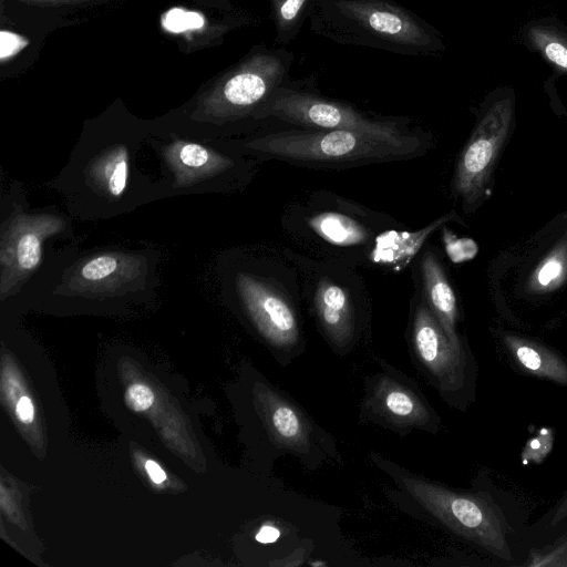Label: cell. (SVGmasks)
Masks as SVG:
<instances>
[{"label":"cell","instance_id":"obj_1","mask_svg":"<svg viewBox=\"0 0 567 567\" xmlns=\"http://www.w3.org/2000/svg\"><path fill=\"white\" fill-rule=\"evenodd\" d=\"M310 30L333 42L403 55L444 50L436 29L394 0H317Z\"/></svg>","mask_w":567,"mask_h":567},{"label":"cell","instance_id":"obj_2","mask_svg":"<svg viewBox=\"0 0 567 567\" xmlns=\"http://www.w3.org/2000/svg\"><path fill=\"white\" fill-rule=\"evenodd\" d=\"M370 458L392 478L414 512L502 559H512L502 522L484 498L416 475L378 453Z\"/></svg>","mask_w":567,"mask_h":567},{"label":"cell","instance_id":"obj_3","mask_svg":"<svg viewBox=\"0 0 567 567\" xmlns=\"http://www.w3.org/2000/svg\"><path fill=\"white\" fill-rule=\"evenodd\" d=\"M419 145L411 135L390 138L349 130L276 132L243 143L256 155L332 165L403 158Z\"/></svg>","mask_w":567,"mask_h":567},{"label":"cell","instance_id":"obj_4","mask_svg":"<svg viewBox=\"0 0 567 567\" xmlns=\"http://www.w3.org/2000/svg\"><path fill=\"white\" fill-rule=\"evenodd\" d=\"M293 61V52L286 47L254 48L199 97L194 117L223 124L252 116L277 87L289 81Z\"/></svg>","mask_w":567,"mask_h":567},{"label":"cell","instance_id":"obj_5","mask_svg":"<svg viewBox=\"0 0 567 567\" xmlns=\"http://www.w3.org/2000/svg\"><path fill=\"white\" fill-rule=\"evenodd\" d=\"M252 117H275L318 130H349L383 137L406 136L394 118H373L353 106L288 81L277 87L255 111Z\"/></svg>","mask_w":567,"mask_h":567},{"label":"cell","instance_id":"obj_6","mask_svg":"<svg viewBox=\"0 0 567 567\" xmlns=\"http://www.w3.org/2000/svg\"><path fill=\"white\" fill-rule=\"evenodd\" d=\"M359 416L400 435L414 430L434 434L440 429V417L420 386L386 362L365 379Z\"/></svg>","mask_w":567,"mask_h":567},{"label":"cell","instance_id":"obj_7","mask_svg":"<svg viewBox=\"0 0 567 567\" xmlns=\"http://www.w3.org/2000/svg\"><path fill=\"white\" fill-rule=\"evenodd\" d=\"M513 117V101H496L485 111L464 145L453 179V192L462 198L464 208L473 207L483 197L509 136Z\"/></svg>","mask_w":567,"mask_h":567},{"label":"cell","instance_id":"obj_8","mask_svg":"<svg viewBox=\"0 0 567 567\" xmlns=\"http://www.w3.org/2000/svg\"><path fill=\"white\" fill-rule=\"evenodd\" d=\"M409 344L413 364L419 372L444 400L451 402V398L465 385V351L451 342L425 301L414 311Z\"/></svg>","mask_w":567,"mask_h":567},{"label":"cell","instance_id":"obj_9","mask_svg":"<svg viewBox=\"0 0 567 567\" xmlns=\"http://www.w3.org/2000/svg\"><path fill=\"white\" fill-rule=\"evenodd\" d=\"M87 159L79 156L71 167L72 198L83 199L94 210L117 208L128 190L133 147L128 142H106L90 148Z\"/></svg>","mask_w":567,"mask_h":567},{"label":"cell","instance_id":"obj_10","mask_svg":"<svg viewBox=\"0 0 567 567\" xmlns=\"http://www.w3.org/2000/svg\"><path fill=\"white\" fill-rule=\"evenodd\" d=\"M237 292L277 360L287 363L302 350L299 321L288 301L260 278L239 274Z\"/></svg>","mask_w":567,"mask_h":567},{"label":"cell","instance_id":"obj_11","mask_svg":"<svg viewBox=\"0 0 567 567\" xmlns=\"http://www.w3.org/2000/svg\"><path fill=\"white\" fill-rule=\"evenodd\" d=\"M64 223L53 215H19L3 226L1 235V292H9L40 265L43 241Z\"/></svg>","mask_w":567,"mask_h":567},{"label":"cell","instance_id":"obj_12","mask_svg":"<svg viewBox=\"0 0 567 567\" xmlns=\"http://www.w3.org/2000/svg\"><path fill=\"white\" fill-rule=\"evenodd\" d=\"M164 157L177 189L210 182L234 165L228 156L190 140H174L164 147Z\"/></svg>","mask_w":567,"mask_h":567},{"label":"cell","instance_id":"obj_13","mask_svg":"<svg viewBox=\"0 0 567 567\" xmlns=\"http://www.w3.org/2000/svg\"><path fill=\"white\" fill-rule=\"evenodd\" d=\"M315 311L322 334L333 350L340 354L351 351L358 327L348 291L334 281L321 280L315 292Z\"/></svg>","mask_w":567,"mask_h":567},{"label":"cell","instance_id":"obj_14","mask_svg":"<svg viewBox=\"0 0 567 567\" xmlns=\"http://www.w3.org/2000/svg\"><path fill=\"white\" fill-rule=\"evenodd\" d=\"M133 256L104 252L81 261L74 269L68 290L73 292H117L123 289L124 275L133 271Z\"/></svg>","mask_w":567,"mask_h":567},{"label":"cell","instance_id":"obj_15","mask_svg":"<svg viewBox=\"0 0 567 567\" xmlns=\"http://www.w3.org/2000/svg\"><path fill=\"white\" fill-rule=\"evenodd\" d=\"M426 305L440 322L451 342L464 350L457 334V303L444 269L432 251H427L421 264Z\"/></svg>","mask_w":567,"mask_h":567},{"label":"cell","instance_id":"obj_16","mask_svg":"<svg viewBox=\"0 0 567 567\" xmlns=\"http://www.w3.org/2000/svg\"><path fill=\"white\" fill-rule=\"evenodd\" d=\"M503 339L515 360L527 372L567 385V364L560 357L516 334L506 333Z\"/></svg>","mask_w":567,"mask_h":567},{"label":"cell","instance_id":"obj_17","mask_svg":"<svg viewBox=\"0 0 567 567\" xmlns=\"http://www.w3.org/2000/svg\"><path fill=\"white\" fill-rule=\"evenodd\" d=\"M275 22V43L286 47L300 32L317 0H268Z\"/></svg>","mask_w":567,"mask_h":567},{"label":"cell","instance_id":"obj_18","mask_svg":"<svg viewBox=\"0 0 567 567\" xmlns=\"http://www.w3.org/2000/svg\"><path fill=\"white\" fill-rule=\"evenodd\" d=\"M567 278V238L561 240L532 274L527 287L533 292H546L559 287Z\"/></svg>","mask_w":567,"mask_h":567},{"label":"cell","instance_id":"obj_19","mask_svg":"<svg viewBox=\"0 0 567 567\" xmlns=\"http://www.w3.org/2000/svg\"><path fill=\"white\" fill-rule=\"evenodd\" d=\"M312 227L327 240L339 245H350L365 238L364 230L350 218L333 214H320L312 218Z\"/></svg>","mask_w":567,"mask_h":567},{"label":"cell","instance_id":"obj_20","mask_svg":"<svg viewBox=\"0 0 567 567\" xmlns=\"http://www.w3.org/2000/svg\"><path fill=\"white\" fill-rule=\"evenodd\" d=\"M528 38L548 61L567 71V38L543 27L530 28Z\"/></svg>","mask_w":567,"mask_h":567},{"label":"cell","instance_id":"obj_21","mask_svg":"<svg viewBox=\"0 0 567 567\" xmlns=\"http://www.w3.org/2000/svg\"><path fill=\"white\" fill-rule=\"evenodd\" d=\"M153 401V392L143 384H134L126 392V402L134 411L147 410Z\"/></svg>","mask_w":567,"mask_h":567},{"label":"cell","instance_id":"obj_22","mask_svg":"<svg viewBox=\"0 0 567 567\" xmlns=\"http://www.w3.org/2000/svg\"><path fill=\"white\" fill-rule=\"evenodd\" d=\"M16 411L21 422H32L34 416V408L31 400L28 396H22L19 399Z\"/></svg>","mask_w":567,"mask_h":567},{"label":"cell","instance_id":"obj_23","mask_svg":"<svg viewBox=\"0 0 567 567\" xmlns=\"http://www.w3.org/2000/svg\"><path fill=\"white\" fill-rule=\"evenodd\" d=\"M280 537V530L274 525H264L256 534V540L262 544L276 542Z\"/></svg>","mask_w":567,"mask_h":567},{"label":"cell","instance_id":"obj_24","mask_svg":"<svg viewBox=\"0 0 567 567\" xmlns=\"http://www.w3.org/2000/svg\"><path fill=\"white\" fill-rule=\"evenodd\" d=\"M29 4L37 6H74V4H84L90 2H95L99 0H18Z\"/></svg>","mask_w":567,"mask_h":567},{"label":"cell","instance_id":"obj_25","mask_svg":"<svg viewBox=\"0 0 567 567\" xmlns=\"http://www.w3.org/2000/svg\"><path fill=\"white\" fill-rule=\"evenodd\" d=\"M145 468L154 483L161 484L166 480L165 472L154 461H147L145 463Z\"/></svg>","mask_w":567,"mask_h":567},{"label":"cell","instance_id":"obj_26","mask_svg":"<svg viewBox=\"0 0 567 567\" xmlns=\"http://www.w3.org/2000/svg\"><path fill=\"white\" fill-rule=\"evenodd\" d=\"M312 566L317 567V566H326V563H322V561H315V563H311Z\"/></svg>","mask_w":567,"mask_h":567}]
</instances>
